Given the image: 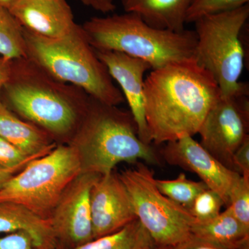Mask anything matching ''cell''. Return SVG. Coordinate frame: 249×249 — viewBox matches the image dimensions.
<instances>
[{"label":"cell","instance_id":"obj_5","mask_svg":"<svg viewBox=\"0 0 249 249\" xmlns=\"http://www.w3.org/2000/svg\"><path fill=\"white\" fill-rule=\"evenodd\" d=\"M82 27L95 50L114 51L142 59L152 70L192 58L196 45L194 30L157 29L131 13L92 17Z\"/></svg>","mask_w":249,"mask_h":249},{"label":"cell","instance_id":"obj_13","mask_svg":"<svg viewBox=\"0 0 249 249\" xmlns=\"http://www.w3.org/2000/svg\"><path fill=\"white\" fill-rule=\"evenodd\" d=\"M107 67L113 80L119 85L138 128L139 138L152 145L145 119L144 74L152 67L145 60L114 51L95 50Z\"/></svg>","mask_w":249,"mask_h":249},{"label":"cell","instance_id":"obj_27","mask_svg":"<svg viewBox=\"0 0 249 249\" xmlns=\"http://www.w3.org/2000/svg\"><path fill=\"white\" fill-rule=\"evenodd\" d=\"M232 169L244 178H249V138L235 152L232 159Z\"/></svg>","mask_w":249,"mask_h":249},{"label":"cell","instance_id":"obj_23","mask_svg":"<svg viewBox=\"0 0 249 249\" xmlns=\"http://www.w3.org/2000/svg\"><path fill=\"white\" fill-rule=\"evenodd\" d=\"M249 0H191L186 14L187 23H194L204 16L221 14L248 4Z\"/></svg>","mask_w":249,"mask_h":249},{"label":"cell","instance_id":"obj_26","mask_svg":"<svg viewBox=\"0 0 249 249\" xmlns=\"http://www.w3.org/2000/svg\"><path fill=\"white\" fill-rule=\"evenodd\" d=\"M0 249H47L39 245L27 232H16L0 236Z\"/></svg>","mask_w":249,"mask_h":249},{"label":"cell","instance_id":"obj_12","mask_svg":"<svg viewBox=\"0 0 249 249\" xmlns=\"http://www.w3.org/2000/svg\"><path fill=\"white\" fill-rule=\"evenodd\" d=\"M93 239L119 231L137 219L128 192L118 174L100 175L90 193Z\"/></svg>","mask_w":249,"mask_h":249},{"label":"cell","instance_id":"obj_31","mask_svg":"<svg viewBox=\"0 0 249 249\" xmlns=\"http://www.w3.org/2000/svg\"><path fill=\"white\" fill-rule=\"evenodd\" d=\"M25 166V165H24ZM24 166L18 167L12 169L0 170V188L10 178L22 170Z\"/></svg>","mask_w":249,"mask_h":249},{"label":"cell","instance_id":"obj_9","mask_svg":"<svg viewBox=\"0 0 249 249\" xmlns=\"http://www.w3.org/2000/svg\"><path fill=\"white\" fill-rule=\"evenodd\" d=\"M249 88L230 96L220 95L198 132L201 146L232 171V156L249 138Z\"/></svg>","mask_w":249,"mask_h":249},{"label":"cell","instance_id":"obj_2","mask_svg":"<svg viewBox=\"0 0 249 249\" xmlns=\"http://www.w3.org/2000/svg\"><path fill=\"white\" fill-rule=\"evenodd\" d=\"M90 96L60 81L27 58L12 60L0 101L23 120L35 124L53 141L70 142L89 106Z\"/></svg>","mask_w":249,"mask_h":249},{"label":"cell","instance_id":"obj_32","mask_svg":"<svg viewBox=\"0 0 249 249\" xmlns=\"http://www.w3.org/2000/svg\"><path fill=\"white\" fill-rule=\"evenodd\" d=\"M16 1V0H0V6L9 9Z\"/></svg>","mask_w":249,"mask_h":249},{"label":"cell","instance_id":"obj_1","mask_svg":"<svg viewBox=\"0 0 249 249\" xmlns=\"http://www.w3.org/2000/svg\"><path fill=\"white\" fill-rule=\"evenodd\" d=\"M220 95L213 77L193 57L153 70L144 80L145 119L152 143L198 134Z\"/></svg>","mask_w":249,"mask_h":249},{"label":"cell","instance_id":"obj_25","mask_svg":"<svg viewBox=\"0 0 249 249\" xmlns=\"http://www.w3.org/2000/svg\"><path fill=\"white\" fill-rule=\"evenodd\" d=\"M47 153L49 152L27 155L17 147L0 137V170L12 169L18 167L24 166L31 160L47 155Z\"/></svg>","mask_w":249,"mask_h":249},{"label":"cell","instance_id":"obj_34","mask_svg":"<svg viewBox=\"0 0 249 249\" xmlns=\"http://www.w3.org/2000/svg\"><path fill=\"white\" fill-rule=\"evenodd\" d=\"M55 249H65L62 248V247H60V246L58 245V247H57V248Z\"/></svg>","mask_w":249,"mask_h":249},{"label":"cell","instance_id":"obj_11","mask_svg":"<svg viewBox=\"0 0 249 249\" xmlns=\"http://www.w3.org/2000/svg\"><path fill=\"white\" fill-rule=\"evenodd\" d=\"M160 155L168 164L196 173L210 189L229 206V196L241 175L224 166L193 137L187 136L166 142Z\"/></svg>","mask_w":249,"mask_h":249},{"label":"cell","instance_id":"obj_17","mask_svg":"<svg viewBox=\"0 0 249 249\" xmlns=\"http://www.w3.org/2000/svg\"><path fill=\"white\" fill-rule=\"evenodd\" d=\"M21 231L44 248L55 249L58 246L50 219L39 217L21 205L0 202V235Z\"/></svg>","mask_w":249,"mask_h":249},{"label":"cell","instance_id":"obj_7","mask_svg":"<svg viewBox=\"0 0 249 249\" xmlns=\"http://www.w3.org/2000/svg\"><path fill=\"white\" fill-rule=\"evenodd\" d=\"M81 174L79 159L69 145H57L47 155L31 160L0 188V202L21 205L50 219L67 187Z\"/></svg>","mask_w":249,"mask_h":249},{"label":"cell","instance_id":"obj_14","mask_svg":"<svg viewBox=\"0 0 249 249\" xmlns=\"http://www.w3.org/2000/svg\"><path fill=\"white\" fill-rule=\"evenodd\" d=\"M9 10L24 29L44 37H62L77 25L66 0H16Z\"/></svg>","mask_w":249,"mask_h":249},{"label":"cell","instance_id":"obj_30","mask_svg":"<svg viewBox=\"0 0 249 249\" xmlns=\"http://www.w3.org/2000/svg\"><path fill=\"white\" fill-rule=\"evenodd\" d=\"M12 60L0 57V96L1 90L4 88L11 74Z\"/></svg>","mask_w":249,"mask_h":249},{"label":"cell","instance_id":"obj_4","mask_svg":"<svg viewBox=\"0 0 249 249\" xmlns=\"http://www.w3.org/2000/svg\"><path fill=\"white\" fill-rule=\"evenodd\" d=\"M27 58L60 81L84 90L91 98L118 106L124 98L98 58L82 25L62 37H47L23 28Z\"/></svg>","mask_w":249,"mask_h":249},{"label":"cell","instance_id":"obj_16","mask_svg":"<svg viewBox=\"0 0 249 249\" xmlns=\"http://www.w3.org/2000/svg\"><path fill=\"white\" fill-rule=\"evenodd\" d=\"M0 137L29 156L49 152L57 145L47 132L23 120L1 101Z\"/></svg>","mask_w":249,"mask_h":249},{"label":"cell","instance_id":"obj_8","mask_svg":"<svg viewBox=\"0 0 249 249\" xmlns=\"http://www.w3.org/2000/svg\"><path fill=\"white\" fill-rule=\"evenodd\" d=\"M128 192L134 213L157 247H171L191 235L196 222L184 207L163 196L155 174L142 162L119 174Z\"/></svg>","mask_w":249,"mask_h":249},{"label":"cell","instance_id":"obj_18","mask_svg":"<svg viewBox=\"0 0 249 249\" xmlns=\"http://www.w3.org/2000/svg\"><path fill=\"white\" fill-rule=\"evenodd\" d=\"M191 232L226 248L249 249V229L241 224L230 207L208 222H195Z\"/></svg>","mask_w":249,"mask_h":249},{"label":"cell","instance_id":"obj_22","mask_svg":"<svg viewBox=\"0 0 249 249\" xmlns=\"http://www.w3.org/2000/svg\"><path fill=\"white\" fill-rule=\"evenodd\" d=\"M223 206L224 202L222 196L207 188L195 198L186 210L196 222H205L219 215Z\"/></svg>","mask_w":249,"mask_h":249},{"label":"cell","instance_id":"obj_28","mask_svg":"<svg viewBox=\"0 0 249 249\" xmlns=\"http://www.w3.org/2000/svg\"><path fill=\"white\" fill-rule=\"evenodd\" d=\"M168 249H231L226 248L213 242L205 240L196 236L190 235L186 240Z\"/></svg>","mask_w":249,"mask_h":249},{"label":"cell","instance_id":"obj_10","mask_svg":"<svg viewBox=\"0 0 249 249\" xmlns=\"http://www.w3.org/2000/svg\"><path fill=\"white\" fill-rule=\"evenodd\" d=\"M100 175L82 173L67 187L50 217L58 245L76 248L93 240L90 193Z\"/></svg>","mask_w":249,"mask_h":249},{"label":"cell","instance_id":"obj_19","mask_svg":"<svg viewBox=\"0 0 249 249\" xmlns=\"http://www.w3.org/2000/svg\"><path fill=\"white\" fill-rule=\"evenodd\" d=\"M156 247L153 239L137 219L119 231L72 249H154Z\"/></svg>","mask_w":249,"mask_h":249},{"label":"cell","instance_id":"obj_21","mask_svg":"<svg viewBox=\"0 0 249 249\" xmlns=\"http://www.w3.org/2000/svg\"><path fill=\"white\" fill-rule=\"evenodd\" d=\"M156 184L160 193L177 204L187 209L201 191L208 186L203 181H195L187 178L181 173L175 179L163 180L156 178Z\"/></svg>","mask_w":249,"mask_h":249},{"label":"cell","instance_id":"obj_20","mask_svg":"<svg viewBox=\"0 0 249 249\" xmlns=\"http://www.w3.org/2000/svg\"><path fill=\"white\" fill-rule=\"evenodd\" d=\"M0 55L3 58H27L23 27L9 10L0 6Z\"/></svg>","mask_w":249,"mask_h":249},{"label":"cell","instance_id":"obj_6","mask_svg":"<svg viewBox=\"0 0 249 249\" xmlns=\"http://www.w3.org/2000/svg\"><path fill=\"white\" fill-rule=\"evenodd\" d=\"M249 18V4L194 22L196 45L193 58L212 75L222 96L249 88V83L240 81L246 60L242 31Z\"/></svg>","mask_w":249,"mask_h":249},{"label":"cell","instance_id":"obj_15","mask_svg":"<svg viewBox=\"0 0 249 249\" xmlns=\"http://www.w3.org/2000/svg\"><path fill=\"white\" fill-rule=\"evenodd\" d=\"M124 12L139 16L152 27L181 31L191 0H120Z\"/></svg>","mask_w":249,"mask_h":249},{"label":"cell","instance_id":"obj_29","mask_svg":"<svg viewBox=\"0 0 249 249\" xmlns=\"http://www.w3.org/2000/svg\"><path fill=\"white\" fill-rule=\"evenodd\" d=\"M85 6L103 14H110L116 9L114 0H76Z\"/></svg>","mask_w":249,"mask_h":249},{"label":"cell","instance_id":"obj_24","mask_svg":"<svg viewBox=\"0 0 249 249\" xmlns=\"http://www.w3.org/2000/svg\"><path fill=\"white\" fill-rule=\"evenodd\" d=\"M228 207L241 224L249 229V178L241 176L232 188Z\"/></svg>","mask_w":249,"mask_h":249},{"label":"cell","instance_id":"obj_33","mask_svg":"<svg viewBox=\"0 0 249 249\" xmlns=\"http://www.w3.org/2000/svg\"><path fill=\"white\" fill-rule=\"evenodd\" d=\"M154 249H168V247H156Z\"/></svg>","mask_w":249,"mask_h":249},{"label":"cell","instance_id":"obj_3","mask_svg":"<svg viewBox=\"0 0 249 249\" xmlns=\"http://www.w3.org/2000/svg\"><path fill=\"white\" fill-rule=\"evenodd\" d=\"M69 144L79 159L81 174L106 175L123 162H160L152 145L139 138L130 111L100 102L91 96L84 118Z\"/></svg>","mask_w":249,"mask_h":249}]
</instances>
